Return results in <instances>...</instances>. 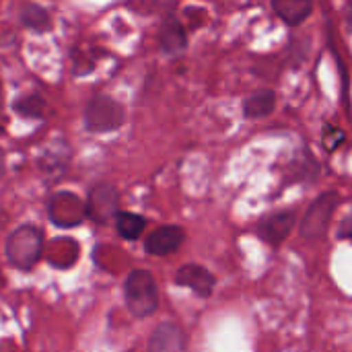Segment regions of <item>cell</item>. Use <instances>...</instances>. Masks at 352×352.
I'll use <instances>...</instances> for the list:
<instances>
[{
    "label": "cell",
    "mask_w": 352,
    "mask_h": 352,
    "mask_svg": "<svg viewBox=\"0 0 352 352\" xmlns=\"http://www.w3.org/2000/svg\"><path fill=\"white\" fill-rule=\"evenodd\" d=\"M340 237L344 239H351L352 241V212L344 219V223L340 225Z\"/></svg>",
    "instance_id": "17"
},
{
    "label": "cell",
    "mask_w": 352,
    "mask_h": 352,
    "mask_svg": "<svg viewBox=\"0 0 352 352\" xmlns=\"http://www.w3.org/2000/svg\"><path fill=\"white\" fill-rule=\"evenodd\" d=\"M346 21H349V27L352 29V0L349 2V6H346Z\"/></svg>",
    "instance_id": "19"
},
{
    "label": "cell",
    "mask_w": 352,
    "mask_h": 352,
    "mask_svg": "<svg viewBox=\"0 0 352 352\" xmlns=\"http://www.w3.org/2000/svg\"><path fill=\"white\" fill-rule=\"evenodd\" d=\"M148 352H188L186 334L175 322H163L155 328Z\"/></svg>",
    "instance_id": "8"
},
{
    "label": "cell",
    "mask_w": 352,
    "mask_h": 352,
    "mask_svg": "<svg viewBox=\"0 0 352 352\" xmlns=\"http://www.w3.org/2000/svg\"><path fill=\"white\" fill-rule=\"evenodd\" d=\"M184 229L175 227V225H165L155 229L146 241H144V250L151 256H169L173 252L179 250V245L184 243Z\"/></svg>",
    "instance_id": "7"
},
{
    "label": "cell",
    "mask_w": 352,
    "mask_h": 352,
    "mask_svg": "<svg viewBox=\"0 0 352 352\" xmlns=\"http://www.w3.org/2000/svg\"><path fill=\"white\" fill-rule=\"evenodd\" d=\"M144 227H146V219L140 217V214H136V212L120 210L116 214V229H118L120 237H124L128 241L138 239L144 233Z\"/></svg>",
    "instance_id": "16"
},
{
    "label": "cell",
    "mask_w": 352,
    "mask_h": 352,
    "mask_svg": "<svg viewBox=\"0 0 352 352\" xmlns=\"http://www.w3.org/2000/svg\"><path fill=\"white\" fill-rule=\"evenodd\" d=\"M43 250H45L43 231L29 223L10 231L4 243L6 260L10 262V266H14L21 272H29L31 268H35L37 262L43 258Z\"/></svg>",
    "instance_id": "1"
},
{
    "label": "cell",
    "mask_w": 352,
    "mask_h": 352,
    "mask_svg": "<svg viewBox=\"0 0 352 352\" xmlns=\"http://www.w3.org/2000/svg\"><path fill=\"white\" fill-rule=\"evenodd\" d=\"M276 107V95L272 89H260L254 91L245 101H243V113L245 118H266L274 111Z\"/></svg>",
    "instance_id": "14"
},
{
    "label": "cell",
    "mask_w": 352,
    "mask_h": 352,
    "mask_svg": "<svg viewBox=\"0 0 352 352\" xmlns=\"http://www.w3.org/2000/svg\"><path fill=\"white\" fill-rule=\"evenodd\" d=\"M161 47L165 54H182L188 45V33L184 29V25L175 19V16H167L163 27H161V35H159Z\"/></svg>",
    "instance_id": "11"
},
{
    "label": "cell",
    "mask_w": 352,
    "mask_h": 352,
    "mask_svg": "<svg viewBox=\"0 0 352 352\" xmlns=\"http://www.w3.org/2000/svg\"><path fill=\"white\" fill-rule=\"evenodd\" d=\"M293 225H295V214L293 212H276V214L266 217L260 223L258 233L266 243L280 245L289 237V233L293 231Z\"/></svg>",
    "instance_id": "10"
},
{
    "label": "cell",
    "mask_w": 352,
    "mask_h": 352,
    "mask_svg": "<svg viewBox=\"0 0 352 352\" xmlns=\"http://www.w3.org/2000/svg\"><path fill=\"white\" fill-rule=\"evenodd\" d=\"M118 206H120L118 190L111 184L101 182V184H97L89 192V198H87V219H91V221H95L99 225H105L111 219H116V214L120 212Z\"/></svg>",
    "instance_id": "6"
},
{
    "label": "cell",
    "mask_w": 352,
    "mask_h": 352,
    "mask_svg": "<svg viewBox=\"0 0 352 352\" xmlns=\"http://www.w3.org/2000/svg\"><path fill=\"white\" fill-rule=\"evenodd\" d=\"M4 167H6V163H4V153H2V148H0V179H2V175H4Z\"/></svg>",
    "instance_id": "20"
},
{
    "label": "cell",
    "mask_w": 352,
    "mask_h": 352,
    "mask_svg": "<svg viewBox=\"0 0 352 352\" xmlns=\"http://www.w3.org/2000/svg\"><path fill=\"white\" fill-rule=\"evenodd\" d=\"M19 19L23 23V27H27L33 33H47V31H52V25H54L50 10L35 2L25 4L19 12Z\"/></svg>",
    "instance_id": "13"
},
{
    "label": "cell",
    "mask_w": 352,
    "mask_h": 352,
    "mask_svg": "<svg viewBox=\"0 0 352 352\" xmlns=\"http://www.w3.org/2000/svg\"><path fill=\"white\" fill-rule=\"evenodd\" d=\"M12 109L16 116L25 120H43L45 116V101L39 93H25L19 99H14Z\"/></svg>",
    "instance_id": "15"
},
{
    "label": "cell",
    "mask_w": 352,
    "mask_h": 352,
    "mask_svg": "<svg viewBox=\"0 0 352 352\" xmlns=\"http://www.w3.org/2000/svg\"><path fill=\"white\" fill-rule=\"evenodd\" d=\"M126 307L134 318H148L159 307V289L148 270H132L124 283Z\"/></svg>",
    "instance_id": "2"
},
{
    "label": "cell",
    "mask_w": 352,
    "mask_h": 352,
    "mask_svg": "<svg viewBox=\"0 0 352 352\" xmlns=\"http://www.w3.org/2000/svg\"><path fill=\"white\" fill-rule=\"evenodd\" d=\"M4 130V89L0 82V132Z\"/></svg>",
    "instance_id": "18"
},
{
    "label": "cell",
    "mask_w": 352,
    "mask_h": 352,
    "mask_svg": "<svg viewBox=\"0 0 352 352\" xmlns=\"http://www.w3.org/2000/svg\"><path fill=\"white\" fill-rule=\"evenodd\" d=\"M272 8L283 19V23L297 27L311 14L314 2L311 0H272Z\"/></svg>",
    "instance_id": "12"
},
{
    "label": "cell",
    "mask_w": 352,
    "mask_h": 352,
    "mask_svg": "<svg viewBox=\"0 0 352 352\" xmlns=\"http://www.w3.org/2000/svg\"><path fill=\"white\" fill-rule=\"evenodd\" d=\"M175 283L194 291L198 297H210L212 289H214V276L204 268V266H198V264H188V266H182L175 274Z\"/></svg>",
    "instance_id": "9"
},
{
    "label": "cell",
    "mask_w": 352,
    "mask_h": 352,
    "mask_svg": "<svg viewBox=\"0 0 352 352\" xmlns=\"http://www.w3.org/2000/svg\"><path fill=\"white\" fill-rule=\"evenodd\" d=\"M126 122V109L124 105L113 99L111 95L99 93L89 99L82 113V124L93 134H107L118 128H122Z\"/></svg>",
    "instance_id": "3"
},
{
    "label": "cell",
    "mask_w": 352,
    "mask_h": 352,
    "mask_svg": "<svg viewBox=\"0 0 352 352\" xmlns=\"http://www.w3.org/2000/svg\"><path fill=\"white\" fill-rule=\"evenodd\" d=\"M47 217L60 229H74L87 219V202L74 192H56L47 200Z\"/></svg>",
    "instance_id": "4"
},
{
    "label": "cell",
    "mask_w": 352,
    "mask_h": 352,
    "mask_svg": "<svg viewBox=\"0 0 352 352\" xmlns=\"http://www.w3.org/2000/svg\"><path fill=\"white\" fill-rule=\"evenodd\" d=\"M336 206H338V194L334 192H324L320 198H316L301 221V235L309 241L322 239L330 227Z\"/></svg>",
    "instance_id": "5"
}]
</instances>
